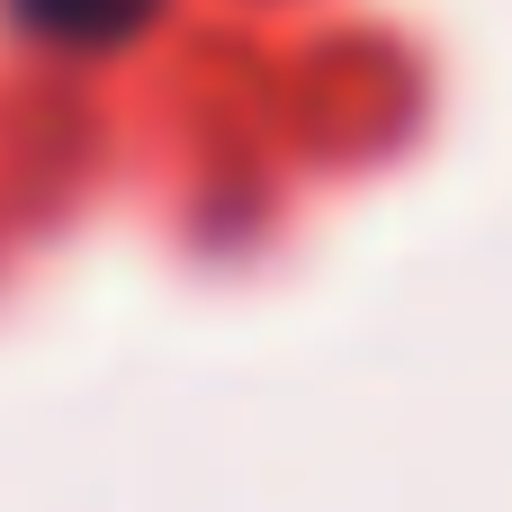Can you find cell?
<instances>
[{"label":"cell","instance_id":"obj_1","mask_svg":"<svg viewBox=\"0 0 512 512\" xmlns=\"http://www.w3.org/2000/svg\"><path fill=\"white\" fill-rule=\"evenodd\" d=\"M144 9L153 0H18V18L36 36H63V45H117L144 27Z\"/></svg>","mask_w":512,"mask_h":512}]
</instances>
